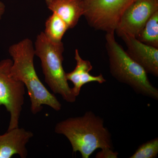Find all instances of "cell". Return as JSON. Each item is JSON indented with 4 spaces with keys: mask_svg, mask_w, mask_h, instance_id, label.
<instances>
[{
    "mask_svg": "<svg viewBox=\"0 0 158 158\" xmlns=\"http://www.w3.org/2000/svg\"><path fill=\"white\" fill-rule=\"evenodd\" d=\"M53 0H45L46 3L47 5H48L50 3H51L52 1Z\"/></svg>",
    "mask_w": 158,
    "mask_h": 158,
    "instance_id": "obj_17",
    "label": "cell"
},
{
    "mask_svg": "<svg viewBox=\"0 0 158 158\" xmlns=\"http://www.w3.org/2000/svg\"><path fill=\"white\" fill-rule=\"evenodd\" d=\"M47 6L66 23L69 29L74 27L84 15L83 0H53Z\"/></svg>",
    "mask_w": 158,
    "mask_h": 158,
    "instance_id": "obj_11",
    "label": "cell"
},
{
    "mask_svg": "<svg viewBox=\"0 0 158 158\" xmlns=\"http://www.w3.org/2000/svg\"><path fill=\"white\" fill-rule=\"evenodd\" d=\"M33 136L34 134L31 131L19 127L0 135V158H11L14 155L27 158V144Z\"/></svg>",
    "mask_w": 158,
    "mask_h": 158,
    "instance_id": "obj_9",
    "label": "cell"
},
{
    "mask_svg": "<svg viewBox=\"0 0 158 158\" xmlns=\"http://www.w3.org/2000/svg\"><path fill=\"white\" fill-rule=\"evenodd\" d=\"M74 58L77 62L76 66L72 71L66 73V77L67 81L73 84L72 90L75 96H78L82 87L86 84L93 82L102 84L106 82L102 74L94 76L89 73L93 69L91 63L88 60L82 59L77 49L75 51Z\"/></svg>",
    "mask_w": 158,
    "mask_h": 158,
    "instance_id": "obj_10",
    "label": "cell"
},
{
    "mask_svg": "<svg viewBox=\"0 0 158 158\" xmlns=\"http://www.w3.org/2000/svg\"><path fill=\"white\" fill-rule=\"evenodd\" d=\"M118 152H114L113 148H105L101 149L96 154V158H118Z\"/></svg>",
    "mask_w": 158,
    "mask_h": 158,
    "instance_id": "obj_15",
    "label": "cell"
},
{
    "mask_svg": "<svg viewBox=\"0 0 158 158\" xmlns=\"http://www.w3.org/2000/svg\"><path fill=\"white\" fill-rule=\"evenodd\" d=\"M127 46L129 56L147 74L158 77V48L143 43L135 37L124 34L121 36Z\"/></svg>",
    "mask_w": 158,
    "mask_h": 158,
    "instance_id": "obj_8",
    "label": "cell"
},
{
    "mask_svg": "<svg viewBox=\"0 0 158 158\" xmlns=\"http://www.w3.org/2000/svg\"><path fill=\"white\" fill-rule=\"evenodd\" d=\"M136 38L143 43L158 48V11L150 17Z\"/></svg>",
    "mask_w": 158,
    "mask_h": 158,
    "instance_id": "obj_13",
    "label": "cell"
},
{
    "mask_svg": "<svg viewBox=\"0 0 158 158\" xmlns=\"http://www.w3.org/2000/svg\"><path fill=\"white\" fill-rule=\"evenodd\" d=\"M114 33H106L105 36L112 76L118 82L129 86L136 93L158 100V89L150 81L145 70L116 41Z\"/></svg>",
    "mask_w": 158,
    "mask_h": 158,
    "instance_id": "obj_3",
    "label": "cell"
},
{
    "mask_svg": "<svg viewBox=\"0 0 158 158\" xmlns=\"http://www.w3.org/2000/svg\"><path fill=\"white\" fill-rule=\"evenodd\" d=\"M158 154V138H156L140 145L130 158H155Z\"/></svg>",
    "mask_w": 158,
    "mask_h": 158,
    "instance_id": "obj_14",
    "label": "cell"
},
{
    "mask_svg": "<svg viewBox=\"0 0 158 158\" xmlns=\"http://www.w3.org/2000/svg\"><path fill=\"white\" fill-rule=\"evenodd\" d=\"M69 29L66 23L59 15L53 12L46 21L44 33L52 41L59 42L62 41V37Z\"/></svg>",
    "mask_w": 158,
    "mask_h": 158,
    "instance_id": "obj_12",
    "label": "cell"
},
{
    "mask_svg": "<svg viewBox=\"0 0 158 158\" xmlns=\"http://www.w3.org/2000/svg\"><path fill=\"white\" fill-rule=\"evenodd\" d=\"M6 10V6L4 3L0 1V19H2Z\"/></svg>",
    "mask_w": 158,
    "mask_h": 158,
    "instance_id": "obj_16",
    "label": "cell"
},
{
    "mask_svg": "<svg viewBox=\"0 0 158 158\" xmlns=\"http://www.w3.org/2000/svg\"><path fill=\"white\" fill-rule=\"evenodd\" d=\"M9 52L12 57V75L23 83L30 97L31 110L34 115L42 110L43 105L56 111L62 109V105L53 94L45 88L37 76L34 65L35 49L31 40L26 38L12 44Z\"/></svg>",
    "mask_w": 158,
    "mask_h": 158,
    "instance_id": "obj_1",
    "label": "cell"
},
{
    "mask_svg": "<svg viewBox=\"0 0 158 158\" xmlns=\"http://www.w3.org/2000/svg\"><path fill=\"white\" fill-rule=\"evenodd\" d=\"M12 64L11 59L0 61V106H4L10 115L7 131L19 127L25 94L23 83L12 75Z\"/></svg>",
    "mask_w": 158,
    "mask_h": 158,
    "instance_id": "obj_5",
    "label": "cell"
},
{
    "mask_svg": "<svg viewBox=\"0 0 158 158\" xmlns=\"http://www.w3.org/2000/svg\"><path fill=\"white\" fill-rule=\"evenodd\" d=\"M34 49L35 55L41 61L46 83L52 91L61 95L66 102H75L77 97L69 87L62 65L64 48L62 41H52L41 32L36 38Z\"/></svg>",
    "mask_w": 158,
    "mask_h": 158,
    "instance_id": "obj_4",
    "label": "cell"
},
{
    "mask_svg": "<svg viewBox=\"0 0 158 158\" xmlns=\"http://www.w3.org/2000/svg\"><path fill=\"white\" fill-rule=\"evenodd\" d=\"M55 131L65 136L70 142L73 152H79L83 158H89L99 148H113L111 135L105 127L103 119L92 111L59 122Z\"/></svg>",
    "mask_w": 158,
    "mask_h": 158,
    "instance_id": "obj_2",
    "label": "cell"
},
{
    "mask_svg": "<svg viewBox=\"0 0 158 158\" xmlns=\"http://www.w3.org/2000/svg\"><path fill=\"white\" fill-rule=\"evenodd\" d=\"M135 0H83L84 16L91 27L114 32L123 12Z\"/></svg>",
    "mask_w": 158,
    "mask_h": 158,
    "instance_id": "obj_6",
    "label": "cell"
},
{
    "mask_svg": "<svg viewBox=\"0 0 158 158\" xmlns=\"http://www.w3.org/2000/svg\"><path fill=\"white\" fill-rule=\"evenodd\" d=\"M158 11V0H135L123 12L115 30L120 37L127 34L136 38L150 17Z\"/></svg>",
    "mask_w": 158,
    "mask_h": 158,
    "instance_id": "obj_7",
    "label": "cell"
}]
</instances>
